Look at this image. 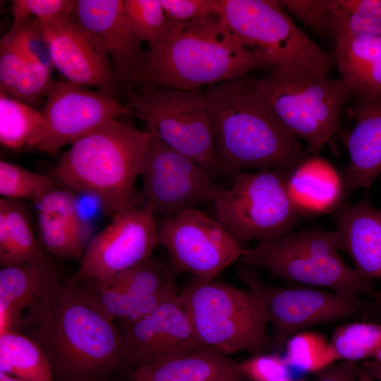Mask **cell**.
<instances>
[{
    "mask_svg": "<svg viewBox=\"0 0 381 381\" xmlns=\"http://www.w3.org/2000/svg\"><path fill=\"white\" fill-rule=\"evenodd\" d=\"M246 76L203 92L217 155L229 176L247 169L289 172L304 159L298 138Z\"/></svg>",
    "mask_w": 381,
    "mask_h": 381,
    "instance_id": "cell-1",
    "label": "cell"
},
{
    "mask_svg": "<svg viewBox=\"0 0 381 381\" xmlns=\"http://www.w3.org/2000/svg\"><path fill=\"white\" fill-rule=\"evenodd\" d=\"M24 329L47 358L54 381H114L129 373L120 329L86 301L71 277Z\"/></svg>",
    "mask_w": 381,
    "mask_h": 381,
    "instance_id": "cell-2",
    "label": "cell"
},
{
    "mask_svg": "<svg viewBox=\"0 0 381 381\" xmlns=\"http://www.w3.org/2000/svg\"><path fill=\"white\" fill-rule=\"evenodd\" d=\"M270 68L274 66L267 58L243 46L211 15L171 23L165 37L149 47L138 85L200 90Z\"/></svg>",
    "mask_w": 381,
    "mask_h": 381,
    "instance_id": "cell-3",
    "label": "cell"
},
{
    "mask_svg": "<svg viewBox=\"0 0 381 381\" xmlns=\"http://www.w3.org/2000/svg\"><path fill=\"white\" fill-rule=\"evenodd\" d=\"M150 137L147 130L110 120L72 143L55 166L54 176L68 188L94 197L112 217L140 205L135 183Z\"/></svg>",
    "mask_w": 381,
    "mask_h": 381,
    "instance_id": "cell-4",
    "label": "cell"
},
{
    "mask_svg": "<svg viewBox=\"0 0 381 381\" xmlns=\"http://www.w3.org/2000/svg\"><path fill=\"white\" fill-rule=\"evenodd\" d=\"M342 249L337 230L308 229L244 249L240 259L246 266L262 268L290 283L351 296L365 294L381 301V292L342 259L339 253Z\"/></svg>",
    "mask_w": 381,
    "mask_h": 381,
    "instance_id": "cell-5",
    "label": "cell"
},
{
    "mask_svg": "<svg viewBox=\"0 0 381 381\" xmlns=\"http://www.w3.org/2000/svg\"><path fill=\"white\" fill-rule=\"evenodd\" d=\"M200 343L229 356L270 349L265 308L250 291L193 277L178 295Z\"/></svg>",
    "mask_w": 381,
    "mask_h": 381,
    "instance_id": "cell-6",
    "label": "cell"
},
{
    "mask_svg": "<svg viewBox=\"0 0 381 381\" xmlns=\"http://www.w3.org/2000/svg\"><path fill=\"white\" fill-rule=\"evenodd\" d=\"M217 16L246 47L284 72L328 77L329 54L274 0H219Z\"/></svg>",
    "mask_w": 381,
    "mask_h": 381,
    "instance_id": "cell-7",
    "label": "cell"
},
{
    "mask_svg": "<svg viewBox=\"0 0 381 381\" xmlns=\"http://www.w3.org/2000/svg\"><path fill=\"white\" fill-rule=\"evenodd\" d=\"M288 173L262 169L233 174L212 202L214 218L240 243L270 242L291 233L300 211L288 192Z\"/></svg>",
    "mask_w": 381,
    "mask_h": 381,
    "instance_id": "cell-8",
    "label": "cell"
},
{
    "mask_svg": "<svg viewBox=\"0 0 381 381\" xmlns=\"http://www.w3.org/2000/svg\"><path fill=\"white\" fill-rule=\"evenodd\" d=\"M255 83L280 121L314 155L338 130L343 107L353 95L341 78L294 75L277 68Z\"/></svg>",
    "mask_w": 381,
    "mask_h": 381,
    "instance_id": "cell-9",
    "label": "cell"
},
{
    "mask_svg": "<svg viewBox=\"0 0 381 381\" xmlns=\"http://www.w3.org/2000/svg\"><path fill=\"white\" fill-rule=\"evenodd\" d=\"M127 104L147 131L213 179L229 176L217 155L202 92L143 87Z\"/></svg>",
    "mask_w": 381,
    "mask_h": 381,
    "instance_id": "cell-10",
    "label": "cell"
},
{
    "mask_svg": "<svg viewBox=\"0 0 381 381\" xmlns=\"http://www.w3.org/2000/svg\"><path fill=\"white\" fill-rule=\"evenodd\" d=\"M238 278L262 304L272 325L270 349L277 353L293 335L308 327L348 318L364 303L351 296L308 286H276L259 277L256 271L240 265Z\"/></svg>",
    "mask_w": 381,
    "mask_h": 381,
    "instance_id": "cell-11",
    "label": "cell"
},
{
    "mask_svg": "<svg viewBox=\"0 0 381 381\" xmlns=\"http://www.w3.org/2000/svg\"><path fill=\"white\" fill-rule=\"evenodd\" d=\"M157 226L159 244L178 274L214 279L244 251L241 243L214 217L198 208L159 218Z\"/></svg>",
    "mask_w": 381,
    "mask_h": 381,
    "instance_id": "cell-12",
    "label": "cell"
},
{
    "mask_svg": "<svg viewBox=\"0 0 381 381\" xmlns=\"http://www.w3.org/2000/svg\"><path fill=\"white\" fill-rule=\"evenodd\" d=\"M40 111L41 126L29 149L52 155L106 122L132 114L115 97L68 80H54Z\"/></svg>",
    "mask_w": 381,
    "mask_h": 381,
    "instance_id": "cell-13",
    "label": "cell"
},
{
    "mask_svg": "<svg viewBox=\"0 0 381 381\" xmlns=\"http://www.w3.org/2000/svg\"><path fill=\"white\" fill-rule=\"evenodd\" d=\"M150 135L140 175L143 206L162 218L212 202L222 186L193 160Z\"/></svg>",
    "mask_w": 381,
    "mask_h": 381,
    "instance_id": "cell-14",
    "label": "cell"
},
{
    "mask_svg": "<svg viewBox=\"0 0 381 381\" xmlns=\"http://www.w3.org/2000/svg\"><path fill=\"white\" fill-rule=\"evenodd\" d=\"M156 218L143 205L117 213L91 238L71 279L104 280L152 257L159 244Z\"/></svg>",
    "mask_w": 381,
    "mask_h": 381,
    "instance_id": "cell-15",
    "label": "cell"
},
{
    "mask_svg": "<svg viewBox=\"0 0 381 381\" xmlns=\"http://www.w3.org/2000/svg\"><path fill=\"white\" fill-rule=\"evenodd\" d=\"M120 330L129 371L204 346L198 341L178 296Z\"/></svg>",
    "mask_w": 381,
    "mask_h": 381,
    "instance_id": "cell-16",
    "label": "cell"
},
{
    "mask_svg": "<svg viewBox=\"0 0 381 381\" xmlns=\"http://www.w3.org/2000/svg\"><path fill=\"white\" fill-rule=\"evenodd\" d=\"M71 20L93 35L108 54L120 85H138L147 52L127 22L123 0H77Z\"/></svg>",
    "mask_w": 381,
    "mask_h": 381,
    "instance_id": "cell-17",
    "label": "cell"
},
{
    "mask_svg": "<svg viewBox=\"0 0 381 381\" xmlns=\"http://www.w3.org/2000/svg\"><path fill=\"white\" fill-rule=\"evenodd\" d=\"M63 279L49 257L1 267L0 335L31 325L52 303Z\"/></svg>",
    "mask_w": 381,
    "mask_h": 381,
    "instance_id": "cell-18",
    "label": "cell"
},
{
    "mask_svg": "<svg viewBox=\"0 0 381 381\" xmlns=\"http://www.w3.org/2000/svg\"><path fill=\"white\" fill-rule=\"evenodd\" d=\"M42 28L54 68L69 82L116 98L120 84L108 54L93 35L72 20L57 28Z\"/></svg>",
    "mask_w": 381,
    "mask_h": 381,
    "instance_id": "cell-19",
    "label": "cell"
},
{
    "mask_svg": "<svg viewBox=\"0 0 381 381\" xmlns=\"http://www.w3.org/2000/svg\"><path fill=\"white\" fill-rule=\"evenodd\" d=\"M35 203L39 241L44 250L58 258L80 260L91 236L74 194L55 187Z\"/></svg>",
    "mask_w": 381,
    "mask_h": 381,
    "instance_id": "cell-20",
    "label": "cell"
},
{
    "mask_svg": "<svg viewBox=\"0 0 381 381\" xmlns=\"http://www.w3.org/2000/svg\"><path fill=\"white\" fill-rule=\"evenodd\" d=\"M349 111L356 119L346 141L350 162L345 181L352 191L369 188L381 174V99L358 100Z\"/></svg>",
    "mask_w": 381,
    "mask_h": 381,
    "instance_id": "cell-21",
    "label": "cell"
},
{
    "mask_svg": "<svg viewBox=\"0 0 381 381\" xmlns=\"http://www.w3.org/2000/svg\"><path fill=\"white\" fill-rule=\"evenodd\" d=\"M132 381H242L238 363L214 348L202 346L157 364L129 371Z\"/></svg>",
    "mask_w": 381,
    "mask_h": 381,
    "instance_id": "cell-22",
    "label": "cell"
},
{
    "mask_svg": "<svg viewBox=\"0 0 381 381\" xmlns=\"http://www.w3.org/2000/svg\"><path fill=\"white\" fill-rule=\"evenodd\" d=\"M337 222L354 269L369 281L381 279V210L366 201L345 205Z\"/></svg>",
    "mask_w": 381,
    "mask_h": 381,
    "instance_id": "cell-23",
    "label": "cell"
},
{
    "mask_svg": "<svg viewBox=\"0 0 381 381\" xmlns=\"http://www.w3.org/2000/svg\"><path fill=\"white\" fill-rule=\"evenodd\" d=\"M286 184L290 198L300 212H329L337 206L342 195L337 172L319 157L302 160L288 173Z\"/></svg>",
    "mask_w": 381,
    "mask_h": 381,
    "instance_id": "cell-24",
    "label": "cell"
},
{
    "mask_svg": "<svg viewBox=\"0 0 381 381\" xmlns=\"http://www.w3.org/2000/svg\"><path fill=\"white\" fill-rule=\"evenodd\" d=\"M74 282L95 310L110 321H119L123 327L143 318L179 293V288L174 287L157 294L140 296L119 290L100 280Z\"/></svg>",
    "mask_w": 381,
    "mask_h": 381,
    "instance_id": "cell-25",
    "label": "cell"
},
{
    "mask_svg": "<svg viewBox=\"0 0 381 381\" xmlns=\"http://www.w3.org/2000/svg\"><path fill=\"white\" fill-rule=\"evenodd\" d=\"M48 257L18 200L0 199V265L27 264Z\"/></svg>",
    "mask_w": 381,
    "mask_h": 381,
    "instance_id": "cell-26",
    "label": "cell"
},
{
    "mask_svg": "<svg viewBox=\"0 0 381 381\" xmlns=\"http://www.w3.org/2000/svg\"><path fill=\"white\" fill-rule=\"evenodd\" d=\"M0 372L21 381H54L44 352L31 338L20 332L0 335Z\"/></svg>",
    "mask_w": 381,
    "mask_h": 381,
    "instance_id": "cell-27",
    "label": "cell"
},
{
    "mask_svg": "<svg viewBox=\"0 0 381 381\" xmlns=\"http://www.w3.org/2000/svg\"><path fill=\"white\" fill-rule=\"evenodd\" d=\"M323 33L334 40L361 35L381 36V0H332Z\"/></svg>",
    "mask_w": 381,
    "mask_h": 381,
    "instance_id": "cell-28",
    "label": "cell"
},
{
    "mask_svg": "<svg viewBox=\"0 0 381 381\" xmlns=\"http://www.w3.org/2000/svg\"><path fill=\"white\" fill-rule=\"evenodd\" d=\"M42 123L41 111L0 91V143L13 151L30 147Z\"/></svg>",
    "mask_w": 381,
    "mask_h": 381,
    "instance_id": "cell-29",
    "label": "cell"
},
{
    "mask_svg": "<svg viewBox=\"0 0 381 381\" xmlns=\"http://www.w3.org/2000/svg\"><path fill=\"white\" fill-rule=\"evenodd\" d=\"M179 274L171 262L152 257L110 278L100 280L119 290L134 295H153L177 286Z\"/></svg>",
    "mask_w": 381,
    "mask_h": 381,
    "instance_id": "cell-30",
    "label": "cell"
},
{
    "mask_svg": "<svg viewBox=\"0 0 381 381\" xmlns=\"http://www.w3.org/2000/svg\"><path fill=\"white\" fill-rule=\"evenodd\" d=\"M286 363L304 373H318L339 361L330 341L317 332L302 331L291 337L285 343Z\"/></svg>",
    "mask_w": 381,
    "mask_h": 381,
    "instance_id": "cell-31",
    "label": "cell"
},
{
    "mask_svg": "<svg viewBox=\"0 0 381 381\" xmlns=\"http://www.w3.org/2000/svg\"><path fill=\"white\" fill-rule=\"evenodd\" d=\"M339 361L373 358L381 347V324L351 322L339 326L330 341Z\"/></svg>",
    "mask_w": 381,
    "mask_h": 381,
    "instance_id": "cell-32",
    "label": "cell"
},
{
    "mask_svg": "<svg viewBox=\"0 0 381 381\" xmlns=\"http://www.w3.org/2000/svg\"><path fill=\"white\" fill-rule=\"evenodd\" d=\"M123 8L132 32L149 47L160 42L171 28L160 0H123Z\"/></svg>",
    "mask_w": 381,
    "mask_h": 381,
    "instance_id": "cell-33",
    "label": "cell"
},
{
    "mask_svg": "<svg viewBox=\"0 0 381 381\" xmlns=\"http://www.w3.org/2000/svg\"><path fill=\"white\" fill-rule=\"evenodd\" d=\"M56 187L54 176L25 169L4 160L0 161V195L2 198L37 202Z\"/></svg>",
    "mask_w": 381,
    "mask_h": 381,
    "instance_id": "cell-34",
    "label": "cell"
},
{
    "mask_svg": "<svg viewBox=\"0 0 381 381\" xmlns=\"http://www.w3.org/2000/svg\"><path fill=\"white\" fill-rule=\"evenodd\" d=\"M334 40V56L341 78L347 79L381 56V36L361 35Z\"/></svg>",
    "mask_w": 381,
    "mask_h": 381,
    "instance_id": "cell-35",
    "label": "cell"
},
{
    "mask_svg": "<svg viewBox=\"0 0 381 381\" xmlns=\"http://www.w3.org/2000/svg\"><path fill=\"white\" fill-rule=\"evenodd\" d=\"M75 0H14L9 11L13 22L34 18L44 28L61 26L71 20Z\"/></svg>",
    "mask_w": 381,
    "mask_h": 381,
    "instance_id": "cell-36",
    "label": "cell"
},
{
    "mask_svg": "<svg viewBox=\"0 0 381 381\" xmlns=\"http://www.w3.org/2000/svg\"><path fill=\"white\" fill-rule=\"evenodd\" d=\"M6 34L29 63L41 64L54 70L49 43L40 22L34 18L13 22Z\"/></svg>",
    "mask_w": 381,
    "mask_h": 381,
    "instance_id": "cell-37",
    "label": "cell"
},
{
    "mask_svg": "<svg viewBox=\"0 0 381 381\" xmlns=\"http://www.w3.org/2000/svg\"><path fill=\"white\" fill-rule=\"evenodd\" d=\"M52 71L41 64L28 63L10 96L36 109L45 99L54 82Z\"/></svg>",
    "mask_w": 381,
    "mask_h": 381,
    "instance_id": "cell-38",
    "label": "cell"
},
{
    "mask_svg": "<svg viewBox=\"0 0 381 381\" xmlns=\"http://www.w3.org/2000/svg\"><path fill=\"white\" fill-rule=\"evenodd\" d=\"M290 366L278 353H261L238 363L243 377L250 381H291Z\"/></svg>",
    "mask_w": 381,
    "mask_h": 381,
    "instance_id": "cell-39",
    "label": "cell"
},
{
    "mask_svg": "<svg viewBox=\"0 0 381 381\" xmlns=\"http://www.w3.org/2000/svg\"><path fill=\"white\" fill-rule=\"evenodd\" d=\"M25 56L5 34L0 41V91L11 95L28 64Z\"/></svg>",
    "mask_w": 381,
    "mask_h": 381,
    "instance_id": "cell-40",
    "label": "cell"
},
{
    "mask_svg": "<svg viewBox=\"0 0 381 381\" xmlns=\"http://www.w3.org/2000/svg\"><path fill=\"white\" fill-rule=\"evenodd\" d=\"M171 23H186L217 15L219 0H160Z\"/></svg>",
    "mask_w": 381,
    "mask_h": 381,
    "instance_id": "cell-41",
    "label": "cell"
},
{
    "mask_svg": "<svg viewBox=\"0 0 381 381\" xmlns=\"http://www.w3.org/2000/svg\"><path fill=\"white\" fill-rule=\"evenodd\" d=\"M281 6L306 26L322 33L325 18L329 13L332 0H282Z\"/></svg>",
    "mask_w": 381,
    "mask_h": 381,
    "instance_id": "cell-42",
    "label": "cell"
},
{
    "mask_svg": "<svg viewBox=\"0 0 381 381\" xmlns=\"http://www.w3.org/2000/svg\"><path fill=\"white\" fill-rule=\"evenodd\" d=\"M342 79V78H341ZM361 101L381 99V56L354 75L343 79Z\"/></svg>",
    "mask_w": 381,
    "mask_h": 381,
    "instance_id": "cell-43",
    "label": "cell"
},
{
    "mask_svg": "<svg viewBox=\"0 0 381 381\" xmlns=\"http://www.w3.org/2000/svg\"><path fill=\"white\" fill-rule=\"evenodd\" d=\"M355 362L339 361L316 373L315 381H359Z\"/></svg>",
    "mask_w": 381,
    "mask_h": 381,
    "instance_id": "cell-44",
    "label": "cell"
},
{
    "mask_svg": "<svg viewBox=\"0 0 381 381\" xmlns=\"http://www.w3.org/2000/svg\"><path fill=\"white\" fill-rule=\"evenodd\" d=\"M360 368L375 381H381V363L375 360L363 361Z\"/></svg>",
    "mask_w": 381,
    "mask_h": 381,
    "instance_id": "cell-45",
    "label": "cell"
},
{
    "mask_svg": "<svg viewBox=\"0 0 381 381\" xmlns=\"http://www.w3.org/2000/svg\"><path fill=\"white\" fill-rule=\"evenodd\" d=\"M358 376L359 381H375L360 366L358 367Z\"/></svg>",
    "mask_w": 381,
    "mask_h": 381,
    "instance_id": "cell-46",
    "label": "cell"
},
{
    "mask_svg": "<svg viewBox=\"0 0 381 381\" xmlns=\"http://www.w3.org/2000/svg\"><path fill=\"white\" fill-rule=\"evenodd\" d=\"M0 381H21V380L11 375L0 372Z\"/></svg>",
    "mask_w": 381,
    "mask_h": 381,
    "instance_id": "cell-47",
    "label": "cell"
},
{
    "mask_svg": "<svg viewBox=\"0 0 381 381\" xmlns=\"http://www.w3.org/2000/svg\"><path fill=\"white\" fill-rule=\"evenodd\" d=\"M372 359L381 363V347L375 353Z\"/></svg>",
    "mask_w": 381,
    "mask_h": 381,
    "instance_id": "cell-48",
    "label": "cell"
},
{
    "mask_svg": "<svg viewBox=\"0 0 381 381\" xmlns=\"http://www.w3.org/2000/svg\"><path fill=\"white\" fill-rule=\"evenodd\" d=\"M291 381H305L304 380H291Z\"/></svg>",
    "mask_w": 381,
    "mask_h": 381,
    "instance_id": "cell-49",
    "label": "cell"
}]
</instances>
